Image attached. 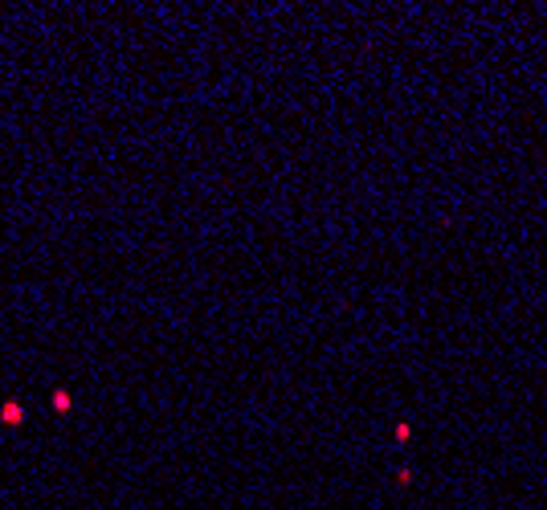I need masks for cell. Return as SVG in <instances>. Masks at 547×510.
<instances>
[{
	"mask_svg": "<svg viewBox=\"0 0 547 510\" xmlns=\"http://www.w3.org/2000/svg\"><path fill=\"white\" fill-rule=\"evenodd\" d=\"M49 400H54V412H58V416H66V412L74 409V396L66 392V388H54V396H49Z\"/></svg>",
	"mask_w": 547,
	"mask_h": 510,
	"instance_id": "obj_2",
	"label": "cell"
},
{
	"mask_svg": "<svg viewBox=\"0 0 547 510\" xmlns=\"http://www.w3.org/2000/svg\"><path fill=\"white\" fill-rule=\"evenodd\" d=\"M409 437H412L409 421H400V425H396V441H400V445H409Z\"/></svg>",
	"mask_w": 547,
	"mask_h": 510,
	"instance_id": "obj_3",
	"label": "cell"
},
{
	"mask_svg": "<svg viewBox=\"0 0 547 510\" xmlns=\"http://www.w3.org/2000/svg\"><path fill=\"white\" fill-rule=\"evenodd\" d=\"M0 425L20 429V425H25V404H20V400H4V404H0Z\"/></svg>",
	"mask_w": 547,
	"mask_h": 510,
	"instance_id": "obj_1",
	"label": "cell"
}]
</instances>
